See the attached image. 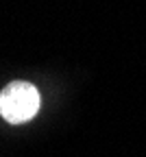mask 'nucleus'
<instances>
[{
    "label": "nucleus",
    "mask_w": 146,
    "mask_h": 157,
    "mask_svg": "<svg viewBox=\"0 0 146 157\" xmlns=\"http://www.w3.org/2000/svg\"><path fill=\"white\" fill-rule=\"evenodd\" d=\"M39 92L24 81L9 83L0 92V116L11 124L26 122L39 111Z\"/></svg>",
    "instance_id": "obj_1"
}]
</instances>
